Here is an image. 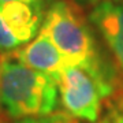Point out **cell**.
I'll list each match as a JSON object with an SVG mask.
<instances>
[{"mask_svg":"<svg viewBox=\"0 0 123 123\" xmlns=\"http://www.w3.org/2000/svg\"><path fill=\"white\" fill-rule=\"evenodd\" d=\"M57 84L51 75L27 67L12 52L0 56V110L14 119L52 114L57 104Z\"/></svg>","mask_w":123,"mask_h":123,"instance_id":"1","label":"cell"},{"mask_svg":"<svg viewBox=\"0 0 123 123\" xmlns=\"http://www.w3.org/2000/svg\"><path fill=\"white\" fill-rule=\"evenodd\" d=\"M41 30L49 36L73 66H105L97 52L94 36L86 19L68 1L56 0L49 6L45 11Z\"/></svg>","mask_w":123,"mask_h":123,"instance_id":"2","label":"cell"},{"mask_svg":"<svg viewBox=\"0 0 123 123\" xmlns=\"http://www.w3.org/2000/svg\"><path fill=\"white\" fill-rule=\"evenodd\" d=\"M56 84L66 112L88 122L98 119L103 100L114 92V77L107 66H68Z\"/></svg>","mask_w":123,"mask_h":123,"instance_id":"3","label":"cell"},{"mask_svg":"<svg viewBox=\"0 0 123 123\" xmlns=\"http://www.w3.org/2000/svg\"><path fill=\"white\" fill-rule=\"evenodd\" d=\"M44 15V3H1L0 51L11 52L31 41L43 26Z\"/></svg>","mask_w":123,"mask_h":123,"instance_id":"4","label":"cell"},{"mask_svg":"<svg viewBox=\"0 0 123 123\" xmlns=\"http://www.w3.org/2000/svg\"><path fill=\"white\" fill-rule=\"evenodd\" d=\"M11 52L21 63L26 64L30 68L51 75L55 78V81L67 67L73 66L53 44L49 36L41 29L31 41Z\"/></svg>","mask_w":123,"mask_h":123,"instance_id":"5","label":"cell"},{"mask_svg":"<svg viewBox=\"0 0 123 123\" xmlns=\"http://www.w3.org/2000/svg\"><path fill=\"white\" fill-rule=\"evenodd\" d=\"M89 21L107 43L123 79V1H104L94 6Z\"/></svg>","mask_w":123,"mask_h":123,"instance_id":"6","label":"cell"},{"mask_svg":"<svg viewBox=\"0 0 123 123\" xmlns=\"http://www.w3.org/2000/svg\"><path fill=\"white\" fill-rule=\"evenodd\" d=\"M73 116L67 112H55V114L44 115V116H34V118H25L21 119L17 123H74Z\"/></svg>","mask_w":123,"mask_h":123,"instance_id":"7","label":"cell"},{"mask_svg":"<svg viewBox=\"0 0 123 123\" xmlns=\"http://www.w3.org/2000/svg\"><path fill=\"white\" fill-rule=\"evenodd\" d=\"M78 3H81V4L84 6H97L100 4V3H104V1H112V3H120V1H123V0H77Z\"/></svg>","mask_w":123,"mask_h":123,"instance_id":"8","label":"cell"},{"mask_svg":"<svg viewBox=\"0 0 123 123\" xmlns=\"http://www.w3.org/2000/svg\"><path fill=\"white\" fill-rule=\"evenodd\" d=\"M105 123H123V112H116V114H115L110 120H107Z\"/></svg>","mask_w":123,"mask_h":123,"instance_id":"9","label":"cell"},{"mask_svg":"<svg viewBox=\"0 0 123 123\" xmlns=\"http://www.w3.org/2000/svg\"><path fill=\"white\" fill-rule=\"evenodd\" d=\"M7 1H25V3H44V0H0L1 3H7Z\"/></svg>","mask_w":123,"mask_h":123,"instance_id":"10","label":"cell"},{"mask_svg":"<svg viewBox=\"0 0 123 123\" xmlns=\"http://www.w3.org/2000/svg\"><path fill=\"white\" fill-rule=\"evenodd\" d=\"M0 123H3V122H1V119H0Z\"/></svg>","mask_w":123,"mask_h":123,"instance_id":"11","label":"cell"},{"mask_svg":"<svg viewBox=\"0 0 123 123\" xmlns=\"http://www.w3.org/2000/svg\"><path fill=\"white\" fill-rule=\"evenodd\" d=\"M3 123H4V122H3Z\"/></svg>","mask_w":123,"mask_h":123,"instance_id":"12","label":"cell"}]
</instances>
